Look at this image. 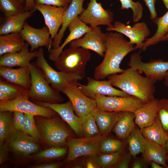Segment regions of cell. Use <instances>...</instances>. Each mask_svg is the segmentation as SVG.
<instances>
[{
	"mask_svg": "<svg viewBox=\"0 0 168 168\" xmlns=\"http://www.w3.org/2000/svg\"><path fill=\"white\" fill-rule=\"evenodd\" d=\"M166 161L168 165V152L167 153L166 156Z\"/></svg>",
	"mask_w": 168,
	"mask_h": 168,
	"instance_id": "58",
	"label": "cell"
},
{
	"mask_svg": "<svg viewBox=\"0 0 168 168\" xmlns=\"http://www.w3.org/2000/svg\"><path fill=\"white\" fill-rule=\"evenodd\" d=\"M130 155L125 156L114 167L119 168H128L130 160Z\"/></svg>",
	"mask_w": 168,
	"mask_h": 168,
	"instance_id": "47",
	"label": "cell"
},
{
	"mask_svg": "<svg viewBox=\"0 0 168 168\" xmlns=\"http://www.w3.org/2000/svg\"><path fill=\"white\" fill-rule=\"evenodd\" d=\"M121 4V9L128 10L131 9L133 12V21L138 22L142 18L143 8L139 2H134L132 0H119Z\"/></svg>",
	"mask_w": 168,
	"mask_h": 168,
	"instance_id": "38",
	"label": "cell"
},
{
	"mask_svg": "<svg viewBox=\"0 0 168 168\" xmlns=\"http://www.w3.org/2000/svg\"><path fill=\"white\" fill-rule=\"evenodd\" d=\"M159 100L154 99L146 102L134 112L135 123L141 130L151 125L157 115Z\"/></svg>",
	"mask_w": 168,
	"mask_h": 168,
	"instance_id": "23",
	"label": "cell"
},
{
	"mask_svg": "<svg viewBox=\"0 0 168 168\" xmlns=\"http://www.w3.org/2000/svg\"><path fill=\"white\" fill-rule=\"evenodd\" d=\"M148 8L150 14V19L152 20L157 17L155 4L156 0H143Z\"/></svg>",
	"mask_w": 168,
	"mask_h": 168,
	"instance_id": "46",
	"label": "cell"
},
{
	"mask_svg": "<svg viewBox=\"0 0 168 168\" xmlns=\"http://www.w3.org/2000/svg\"><path fill=\"white\" fill-rule=\"evenodd\" d=\"M91 159L87 161L86 164V167L87 168H97L99 166L96 161L94 157H92Z\"/></svg>",
	"mask_w": 168,
	"mask_h": 168,
	"instance_id": "50",
	"label": "cell"
},
{
	"mask_svg": "<svg viewBox=\"0 0 168 168\" xmlns=\"http://www.w3.org/2000/svg\"><path fill=\"white\" fill-rule=\"evenodd\" d=\"M29 98L28 95H23L0 103V111H19L47 118L56 116L57 113L52 109L35 104L29 100Z\"/></svg>",
	"mask_w": 168,
	"mask_h": 168,
	"instance_id": "9",
	"label": "cell"
},
{
	"mask_svg": "<svg viewBox=\"0 0 168 168\" xmlns=\"http://www.w3.org/2000/svg\"><path fill=\"white\" fill-rule=\"evenodd\" d=\"M133 45L120 33L110 31L107 33L104 58L95 69L94 78L100 80L110 75L122 72L124 70L120 68V64L128 53L135 50Z\"/></svg>",
	"mask_w": 168,
	"mask_h": 168,
	"instance_id": "1",
	"label": "cell"
},
{
	"mask_svg": "<svg viewBox=\"0 0 168 168\" xmlns=\"http://www.w3.org/2000/svg\"><path fill=\"white\" fill-rule=\"evenodd\" d=\"M36 103L40 105L53 110L67 123L77 135H83L80 117L74 114L72 105L69 100L63 104H51L40 101Z\"/></svg>",
	"mask_w": 168,
	"mask_h": 168,
	"instance_id": "19",
	"label": "cell"
},
{
	"mask_svg": "<svg viewBox=\"0 0 168 168\" xmlns=\"http://www.w3.org/2000/svg\"><path fill=\"white\" fill-rule=\"evenodd\" d=\"M87 84H82L78 82V86L81 91L86 96L95 99V96L100 95L109 96L128 97L131 96L121 90L113 87L108 80H100L91 77L87 78Z\"/></svg>",
	"mask_w": 168,
	"mask_h": 168,
	"instance_id": "16",
	"label": "cell"
},
{
	"mask_svg": "<svg viewBox=\"0 0 168 168\" xmlns=\"http://www.w3.org/2000/svg\"><path fill=\"white\" fill-rule=\"evenodd\" d=\"M141 53L140 50L131 56L129 66L143 72L148 78L157 81L164 80L168 71V61L159 59L145 63L142 60Z\"/></svg>",
	"mask_w": 168,
	"mask_h": 168,
	"instance_id": "11",
	"label": "cell"
},
{
	"mask_svg": "<svg viewBox=\"0 0 168 168\" xmlns=\"http://www.w3.org/2000/svg\"><path fill=\"white\" fill-rule=\"evenodd\" d=\"M23 4L25 3L26 0H19Z\"/></svg>",
	"mask_w": 168,
	"mask_h": 168,
	"instance_id": "59",
	"label": "cell"
},
{
	"mask_svg": "<svg viewBox=\"0 0 168 168\" xmlns=\"http://www.w3.org/2000/svg\"><path fill=\"white\" fill-rule=\"evenodd\" d=\"M150 163L151 164V167L152 168H164L162 166L156 162H151Z\"/></svg>",
	"mask_w": 168,
	"mask_h": 168,
	"instance_id": "53",
	"label": "cell"
},
{
	"mask_svg": "<svg viewBox=\"0 0 168 168\" xmlns=\"http://www.w3.org/2000/svg\"><path fill=\"white\" fill-rule=\"evenodd\" d=\"M121 155L120 152L104 153L99 156H93L99 167L106 168L111 166L118 162Z\"/></svg>",
	"mask_w": 168,
	"mask_h": 168,
	"instance_id": "40",
	"label": "cell"
},
{
	"mask_svg": "<svg viewBox=\"0 0 168 168\" xmlns=\"http://www.w3.org/2000/svg\"><path fill=\"white\" fill-rule=\"evenodd\" d=\"M60 164L57 163H49L35 165L31 166V168H58Z\"/></svg>",
	"mask_w": 168,
	"mask_h": 168,
	"instance_id": "48",
	"label": "cell"
},
{
	"mask_svg": "<svg viewBox=\"0 0 168 168\" xmlns=\"http://www.w3.org/2000/svg\"><path fill=\"white\" fill-rule=\"evenodd\" d=\"M143 167V164L140 162L136 161L133 165L132 168H142Z\"/></svg>",
	"mask_w": 168,
	"mask_h": 168,
	"instance_id": "52",
	"label": "cell"
},
{
	"mask_svg": "<svg viewBox=\"0 0 168 168\" xmlns=\"http://www.w3.org/2000/svg\"><path fill=\"white\" fill-rule=\"evenodd\" d=\"M135 115L134 112H120L119 119L114 126L113 131L119 138H127L135 127Z\"/></svg>",
	"mask_w": 168,
	"mask_h": 168,
	"instance_id": "29",
	"label": "cell"
},
{
	"mask_svg": "<svg viewBox=\"0 0 168 168\" xmlns=\"http://www.w3.org/2000/svg\"><path fill=\"white\" fill-rule=\"evenodd\" d=\"M120 112L105 111L96 108L91 113L100 134L105 136L110 133L117 122Z\"/></svg>",
	"mask_w": 168,
	"mask_h": 168,
	"instance_id": "27",
	"label": "cell"
},
{
	"mask_svg": "<svg viewBox=\"0 0 168 168\" xmlns=\"http://www.w3.org/2000/svg\"><path fill=\"white\" fill-rule=\"evenodd\" d=\"M104 136L100 134L91 137L68 138L66 144L69 149L66 159L67 162H69L82 156H97L100 152V147L105 138Z\"/></svg>",
	"mask_w": 168,
	"mask_h": 168,
	"instance_id": "6",
	"label": "cell"
},
{
	"mask_svg": "<svg viewBox=\"0 0 168 168\" xmlns=\"http://www.w3.org/2000/svg\"><path fill=\"white\" fill-rule=\"evenodd\" d=\"M42 141L52 146H60L67 144L71 134L65 125L56 117L47 118L35 116Z\"/></svg>",
	"mask_w": 168,
	"mask_h": 168,
	"instance_id": "5",
	"label": "cell"
},
{
	"mask_svg": "<svg viewBox=\"0 0 168 168\" xmlns=\"http://www.w3.org/2000/svg\"><path fill=\"white\" fill-rule=\"evenodd\" d=\"M153 21L157 26V29L152 36L145 39L142 49L143 51L149 46L160 42L161 39L168 31V10L163 16L157 17Z\"/></svg>",
	"mask_w": 168,
	"mask_h": 168,
	"instance_id": "31",
	"label": "cell"
},
{
	"mask_svg": "<svg viewBox=\"0 0 168 168\" xmlns=\"http://www.w3.org/2000/svg\"><path fill=\"white\" fill-rule=\"evenodd\" d=\"M0 75L9 82L28 90L30 88V77L29 67H20L16 69L0 67Z\"/></svg>",
	"mask_w": 168,
	"mask_h": 168,
	"instance_id": "24",
	"label": "cell"
},
{
	"mask_svg": "<svg viewBox=\"0 0 168 168\" xmlns=\"http://www.w3.org/2000/svg\"><path fill=\"white\" fill-rule=\"evenodd\" d=\"M20 33H14L0 36V55L19 52L25 46L26 43Z\"/></svg>",
	"mask_w": 168,
	"mask_h": 168,
	"instance_id": "28",
	"label": "cell"
},
{
	"mask_svg": "<svg viewBox=\"0 0 168 168\" xmlns=\"http://www.w3.org/2000/svg\"><path fill=\"white\" fill-rule=\"evenodd\" d=\"M68 29L70 31L64 42L56 49H51L48 52L49 59L54 62L59 57L65 46L71 41L78 39L86 33L92 29L83 22L79 16L76 17L69 24Z\"/></svg>",
	"mask_w": 168,
	"mask_h": 168,
	"instance_id": "20",
	"label": "cell"
},
{
	"mask_svg": "<svg viewBox=\"0 0 168 168\" xmlns=\"http://www.w3.org/2000/svg\"><path fill=\"white\" fill-rule=\"evenodd\" d=\"M123 147L119 140L113 138L105 139L100 147V152L103 153H109L120 152Z\"/></svg>",
	"mask_w": 168,
	"mask_h": 168,
	"instance_id": "42",
	"label": "cell"
},
{
	"mask_svg": "<svg viewBox=\"0 0 168 168\" xmlns=\"http://www.w3.org/2000/svg\"><path fill=\"white\" fill-rule=\"evenodd\" d=\"M29 44L27 42L20 51L12 53L4 54L0 56V66L11 68L13 67H29L30 61L36 58L38 50L29 51Z\"/></svg>",
	"mask_w": 168,
	"mask_h": 168,
	"instance_id": "21",
	"label": "cell"
},
{
	"mask_svg": "<svg viewBox=\"0 0 168 168\" xmlns=\"http://www.w3.org/2000/svg\"><path fill=\"white\" fill-rule=\"evenodd\" d=\"M164 80V85L166 87H168V71L166 73V75Z\"/></svg>",
	"mask_w": 168,
	"mask_h": 168,
	"instance_id": "54",
	"label": "cell"
},
{
	"mask_svg": "<svg viewBox=\"0 0 168 168\" xmlns=\"http://www.w3.org/2000/svg\"><path fill=\"white\" fill-rule=\"evenodd\" d=\"M20 33L22 39L30 46V51H34L43 47H46L48 51L51 49L52 41L49 29L47 26L36 28L26 22Z\"/></svg>",
	"mask_w": 168,
	"mask_h": 168,
	"instance_id": "17",
	"label": "cell"
},
{
	"mask_svg": "<svg viewBox=\"0 0 168 168\" xmlns=\"http://www.w3.org/2000/svg\"><path fill=\"white\" fill-rule=\"evenodd\" d=\"M166 8L168 9V0H161Z\"/></svg>",
	"mask_w": 168,
	"mask_h": 168,
	"instance_id": "56",
	"label": "cell"
},
{
	"mask_svg": "<svg viewBox=\"0 0 168 168\" xmlns=\"http://www.w3.org/2000/svg\"><path fill=\"white\" fill-rule=\"evenodd\" d=\"M97 108L102 110L134 112L146 103L136 97H121L97 95L95 97Z\"/></svg>",
	"mask_w": 168,
	"mask_h": 168,
	"instance_id": "7",
	"label": "cell"
},
{
	"mask_svg": "<svg viewBox=\"0 0 168 168\" xmlns=\"http://www.w3.org/2000/svg\"><path fill=\"white\" fill-rule=\"evenodd\" d=\"M157 117L168 135V99L159 100Z\"/></svg>",
	"mask_w": 168,
	"mask_h": 168,
	"instance_id": "41",
	"label": "cell"
},
{
	"mask_svg": "<svg viewBox=\"0 0 168 168\" xmlns=\"http://www.w3.org/2000/svg\"><path fill=\"white\" fill-rule=\"evenodd\" d=\"M13 113V122L15 128L25 133L24 129V113L19 111H14Z\"/></svg>",
	"mask_w": 168,
	"mask_h": 168,
	"instance_id": "44",
	"label": "cell"
},
{
	"mask_svg": "<svg viewBox=\"0 0 168 168\" xmlns=\"http://www.w3.org/2000/svg\"><path fill=\"white\" fill-rule=\"evenodd\" d=\"M144 138L140 129L135 127L127 138L131 156L135 157L138 154L143 153L145 149Z\"/></svg>",
	"mask_w": 168,
	"mask_h": 168,
	"instance_id": "33",
	"label": "cell"
},
{
	"mask_svg": "<svg viewBox=\"0 0 168 168\" xmlns=\"http://www.w3.org/2000/svg\"><path fill=\"white\" fill-rule=\"evenodd\" d=\"M164 148L167 152H168V139L164 146Z\"/></svg>",
	"mask_w": 168,
	"mask_h": 168,
	"instance_id": "57",
	"label": "cell"
},
{
	"mask_svg": "<svg viewBox=\"0 0 168 168\" xmlns=\"http://www.w3.org/2000/svg\"><path fill=\"white\" fill-rule=\"evenodd\" d=\"M91 59L89 50L70 46L63 49L54 64L59 71L77 74L83 78L86 76V66Z\"/></svg>",
	"mask_w": 168,
	"mask_h": 168,
	"instance_id": "3",
	"label": "cell"
},
{
	"mask_svg": "<svg viewBox=\"0 0 168 168\" xmlns=\"http://www.w3.org/2000/svg\"><path fill=\"white\" fill-rule=\"evenodd\" d=\"M145 149L142 154L145 161L147 162H154L168 168L166 152L164 146L153 141L144 139Z\"/></svg>",
	"mask_w": 168,
	"mask_h": 168,
	"instance_id": "26",
	"label": "cell"
},
{
	"mask_svg": "<svg viewBox=\"0 0 168 168\" xmlns=\"http://www.w3.org/2000/svg\"><path fill=\"white\" fill-rule=\"evenodd\" d=\"M140 72L130 67L121 73L112 74L107 78L112 86L147 102L155 99L157 81L144 77Z\"/></svg>",
	"mask_w": 168,
	"mask_h": 168,
	"instance_id": "2",
	"label": "cell"
},
{
	"mask_svg": "<svg viewBox=\"0 0 168 168\" xmlns=\"http://www.w3.org/2000/svg\"><path fill=\"white\" fill-rule=\"evenodd\" d=\"M12 113L8 111H0V145L8 142L15 129Z\"/></svg>",
	"mask_w": 168,
	"mask_h": 168,
	"instance_id": "32",
	"label": "cell"
},
{
	"mask_svg": "<svg viewBox=\"0 0 168 168\" xmlns=\"http://www.w3.org/2000/svg\"><path fill=\"white\" fill-rule=\"evenodd\" d=\"M35 0H26L25 8V11H30L34 9Z\"/></svg>",
	"mask_w": 168,
	"mask_h": 168,
	"instance_id": "49",
	"label": "cell"
},
{
	"mask_svg": "<svg viewBox=\"0 0 168 168\" xmlns=\"http://www.w3.org/2000/svg\"><path fill=\"white\" fill-rule=\"evenodd\" d=\"M166 41H168V31L161 39L160 42Z\"/></svg>",
	"mask_w": 168,
	"mask_h": 168,
	"instance_id": "55",
	"label": "cell"
},
{
	"mask_svg": "<svg viewBox=\"0 0 168 168\" xmlns=\"http://www.w3.org/2000/svg\"><path fill=\"white\" fill-rule=\"evenodd\" d=\"M37 142L25 132L15 128L7 143L9 151L18 157L25 158L39 151L40 147Z\"/></svg>",
	"mask_w": 168,
	"mask_h": 168,
	"instance_id": "14",
	"label": "cell"
},
{
	"mask_svg": "<svg viewBox=\"0 0 168 168\" xmlns=\"http://www.w3.org/2000/svg\"><path fill=\"white\" fill-rule=\"evenodd\" d=\"M24 129L26 133L34 138L37 141H42L41 135L36 124L34 116L24 113Z\"/></svg>",
	"mask_w": 168,
	"mask_h": 168,
	"instance_id": "39",
	"label": "cell"
},
{
	"mask_svg": "<svg viewBox=\"0 0 168 168\" xmlns=\"http://www.w3.org/2000/svg\"><path fill=\"white\" fill-rule=\"evenodd\" d=\"M0 9L5 17L25 11V6L19 0H0Z\"/></svg>",
	"mask_w": 168,
	"mask_h": 168,
	"instance_id": "35",
	"label": "cell"
},
{
	"mask_svg": "<svg viewBox=\"0 0 168 168\" xmlns=\"http://www.w3.org/2000/svg\"><path fill=\"white\" fill-rule=\"evenodd\" d=\"M107 33L102 32L100 26L86 33L83 37L69 43L70 46L91 50L104 57L106 50Z\"/></svg>",
	"mask_w": 168,
	"mask_h": 168,
	"instance_id": "15",
	"label": "cell"
},
{
	"mask_svg": "<svg viewBox=\"0 0 168 168\" xmlns=\"http://www.w3.org/2000/svg\"><path fill=\"white\" fill-rule=\"evenodd\" d=\"M30 86L28 96L34 100L51 104H59L63 100L60 92L54 89L45 78L42 71L35 64L30 63Z\"/></svg>",
	"mask_w": 168,
	"mask_h": 168,
	"instance_id": "4",
	"label": "cell"
},
{
	"mask_svg": "<svg viewBox=\"0 0 168 168\" xmlns=\"http://www.w3.org/2000/svg\"><path fill=\"white\" fill-rule=\"evenodd\" d=\"M78 81H71L66 83L61 91L69 98L74 112L79 117L91 113L97 108L96 100L85 95L79 89Z\"/></svg>",
	"mask_w": 168,
	"mask_h": 168,
	"instance_id": "8",
	"label": "cell"
},
{
	"mask_svg": "<svg viewBox=\"0 0 168 168\" xmlns=\"http://www.w3.org/2000/svg\"><path fill=\"white\" fill-rule=\"evenodd\" d=\"M72 0H35V4L51 5L67 8Z\"/></svg>",
	"mask_w": 168,
	"mask_h": 168,
	"instance_id": "43",
	"label": "cell"
},
{
	"mask_svg": "<svg viewBox=\"0 0 168 168\" xmlns=\"http://www.w3.org/2000/svg\"><path fill=\"white\" fill-rule=\"evenodd\" d=\"M35 9L24 12L8 17L0 26V35L14 33H20L26 21L33 14Z\"/></svg>",
	"mask_w": 168,
	"mask_h": 168,
	"instance_id": "25",
	"label": "cell"
},
{
	"mask_svg": "<svg viewBox=\"0 0 168 168\" xmlns=\"http://www.w3.org/2000/svg\"><path fill=\"white\" fill-rule=\"evenodd\" d=\"M86 8L79 16L80 19L94 29L101 25L109 26L114 20V14L109 9H105L101 2L89 0Z\"/></svg>",
	"mask_w": 168,
	"mask_h": 168,
	"instance_id": "12",
	"label": "cell"
},
{
	"mask_svg": "<svg viewBox=\"0 0 168 168\" xmlns=\"http://www.w3.org/2000/svg\"><path fill=\"white\" fill-rule=\"evenodd\" d=\"M34 8L42 15L45 25L49 29L52 40L56 36L63 24L67 8L39 4H35Z\"/></svg>",
	"mask_w": 168,
	"mask_h": 168,
	"instance_id": "18",
	"label": "cell"
},
{
	"mask_svg": "<svg viewBox=\"0 0 168 168\" xmlns=\"http://www.w3.org/2000/svg\"><path fill=\"white\" fill-rule=\"evenodd\" d=\"M85 0H72L68 7L66 9L64 20L61 29L53 40L52 44L53 49H56L60 46L64 33L70 23L80 15L84 9L83 3Z\"/></svg>",
	"mask_w": 168,
	"mask_h": 168,
	"instance_id": "22",
	"label": "cell"
},
{
	"mask_svg": "<svg viewBox=\"0 0 168 168\" xmlns=\"http://www.w3.org/2000/svg\"><path fill=\"white\" fill-rule=\"evenodd\" d=\"M9 152L7 143L0 145V165L2 164L7 160Z\"/></svg>",
	"mask_w": 168,
	"mask_h": 168,
	"instance_id": "45",
	"label": "cell"
},
{
	"mask_svg": "<svg viewBox=\"0 0 168 168\" xmlns=\"http://www.w3.org/2000/svg\"><path fill=\"white\" fill-rule=\"evenodd\" d=\"M83 135L91 137L100 134L96 120L91 113L80 117Z\"/></svg>",
	"mask_w": 168,
	"mask_h": 168,
	"instance_id": "36",
	"label": "cell"
},
{
	"mask_svg": "<svg viewBox=\"0 0 168 168\" xmlns=\"http://www.w3.org/2000/svg\"><path fill=\"white\" fill-rule=\"evenodd\" d=\"M67 152V150L64 147L52 146L38 152L34 157L38 160H48L62 156L66 154Z\"/></svg>",
	"mask_w": 168,
	"mask_h": 168,
	"instance_id": "37",
	"label": "cell"
},
{
	"mask_svg": "<svg viewBox=\"0 0 168 168\" xmlns=\"http://www.w3.org/2000/svg\"><path fill=\"white\" fill-rule=\"evenodd\" d=\"M28 90L18 85L0 79V91L5 94L9 100L22 95H28Z\"/></svg>",
	"mask_w": 168,
	"mask_h": 168,
	"instance_id": "34",
	"label": "cell"
},
{
	"mask_svg": "<svg viewBox=\"0 0 168 168\" xmlns=\"http://www.w3.org/2000/svg\"><path fill=\"white\" fill-rule=\"evenodd\" d=\"M141 131L146 139L164 146L168 139V135L157 117L151 125L143 128Z\"/></svg>",
	"mask_w": 168,
	"mask_h": 168,
	"instance_id": "30",
	"label": "cell"
},
{
	"mask_svg": "<svg viewBox=\"0 0 168 168\" xmlns=\"http://www.w3.org/2000/svg\"><path fill=\"white\" fill-rule=\"evenodd\" d=\"M106 30L108 32L115 31L128 37L130 43L136 44L135 49H139L142 50L144 41L150 34V30L144 21L136 22L131 27L116 21L113 24L107 26Z\"/></svg>",
	"mask_w": 168,
	"mask_h": 168,
	"instance_id": "13",
	"label": "cell"
},
{
	"mask_svg": "<svg viewBox=\"0 0 168 168\" xmlns=\"http://www.w3.org/2000/svg\"><path fill=\"white\" fill-rule=\"evenodd\" d=\"M35 64L42 71L49 84L54 89L61 92L64 84L71 81H78L83 78L75 74L57 71L54 69L48 63L44 55L42 47L38 50Z\"/></svg>",
	"mask_w": 168,
	"mask_h": 168,
	"instance_id": "10",
	"label": "cell"
},
{
	"mask_svg": "<svg viewBox=\"0 0 168 168\" xmlns=\"http://www.w3.org/2000/svg\"><path fill=\"white\" fill-rule=\"evenodd\" d=\"M9 100V99L7 96L4 93L0 91V103L4 102Z\"/></svg>",
	"mask_w": 168,
	"mask_h": 168,
	"instance_id": "51",
	"label": "cell"
}]
</instances>
